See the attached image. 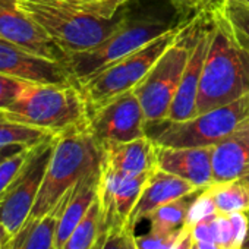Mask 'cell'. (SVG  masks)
<instances>
[{
  "mask_svg": "<svg viewBox=\"0 0 249 249\" xmlns=\"http://www.w3.org/2000/svg\"><path fill=\"white\" fill-rule=\"evenodd\" d=\"M100 166L101 148L88 124L56 135L53 154L30 217L40 218L50 213L81 179Z\"/></svg>",
  "mask_w": 249,
  "mask_h": 249,
  "instance_id": "277c9868",
  "label": "cell"
},
{
  "mask_svg": "<svg viewBox=\"0 0 249 249\" xmlns=\"http://www.w3.org/2000/svg\"><path fill=\"white\" fill-rule=\"evenodd\" d=\"M211 19L213 38L199 84L198 114L249 92V52L237 43L220 9L211 14Z\"/></svg>",
  "mask_w": 249,
  "mask_h": 249,
  "instance_id": "3957f363",
  "label": "cell"
},
{
  "mask_svg": "<svg viewBox=\"0 0 249 249\" xmlns=\"http://www.w3.org/2000/svg\"><path fill=\"white\" fill-rule=\"evenodd\" d=\"M183 231V230H182ZM179 234H166L150 230L148 233L137 237V249H170L179 239Z\"/></svg>",
  "mask_w": 249,
  "mask_h": 249,
  "instance_id": "f546056e",
  "label": "cell"
},
{
  "mask_svg": "<svg viewBox=\"0 0 249 249\" xmlns=\"http://www.w3.org/2000/svg\"><path fill=\"white\" fill-rule=\"evenodd\" d=\"M220 11L237 43L249 52V3L243 0H226Z\"/></svg>",
  "mask_w": 249,
  "mask_h": 249,
  "instance_id": "cb8c5ba5",
  "label": "cell"
},
{
  "mask_svg": "<svg viewBox=\"0 0 249 249\" xmlns=\"http://www.w3.org/2000/svg\"><path fill=\"white\" fill-rule=\"evenodd\" d=\"M92 249H137L135 230L129 226L101 230Z\"/></svg>",
  "mask_w": 249,
  "mask_h": 249,
  "instance_id": "d4e9b609",
  "label": "cell"
},
{
  "mask_svg": "<svg viewBox=\"0 0 249 249\" xmlns=\"http://www.w3.org/2000/svg\"><path fill=\"white\" fill-rule=\"evenodd\" d=\"M0 119L60 135L87 126L89 110L76 82H30L12 104L0 110Z\"/></svg>",
  "mask_w": 249,
  "mask_h": 249,
  "instance_id": "7a4b0ae2",
  "label": "cell"
},
{
  "mask_svg": "<svg viewBox=\"0 0 249 249\" xmlns=\"http://www.w3.org/2000/svg\"><path fill=\"white\" fill-rule=\"evenodd\" d=\"M191 249H199V248H198V245H196V242H195V240H194V243H192V246H191Z\"/></svg>",
  "mask_w": 249,
  "mask_h": 249,
  "instance_id": "f35d334b",
  "label": "cell"
},
{
  "mask_svg": "<svg viewBox=\"0 0 249 249\" xmlns=\"http://www.w3.org/2000/svg\"><path fill=\"white\" fill-rule=\"evenodd\" d=\"M30 82L0 73V110L12 104Z\"/></svg>",
  "mask_w": 249,
  "mask_h": 249,
  "instance_id": "f1b7e54d",
  "label": "cell"
},
{
  "mask_svg": "<svg viewBox=\"0 0 249 249\" xmlns=\"http://www.w3.org/2000/svg\"><path fill=\"white\" fill-rule=\"evenodd\" d=\"M178 24L182 22L166 19L157 12H122L120 22L108 38L92 49L66 54L63 63L73 81L79 84Z\"/></svg>",
  "mask_w": 249,
  "mask_h": 249,
  "instance_id": "5b68a950",
  "label": "cell"
},
{
  "mask_svg": "<svg viewBox=\"0 0 249 249\" xmlns=\"http://www.w3.org/2000/svg\"><path fill=\"white\" fill-rule=\"evenodd\" d=\"M185 24L186 22L178 24L132 53L120 57L85 81L79 82L78 85L87 100L88 110L95 108L119 94L134 89L161 57V54L176 41Z\"/></svg>",
  "mask_w": 249,
  "mask_h": 249,
  "instance_id": "52a82bcc",
  "label": "cell"
},
{
  "mask_svg": "<svg viewBox=\"0 0 249 249\" xmlns=\"http://www.w3.org/2000/svg\"><path fill=\"white\" fill-rule=\"evenodd\" d=\"M101 233V211L98 199L92 202L84 218L75 227L62 249H92Z\"/></svg>",
  "mask_w": 249,
  "mask_h": 249,
  "instance_id": "7402d4cb",
  "label": "cell"
},
{
  "mask_svg": "<svg viewBox=\"0 0 249 249\" xmlns=\"http://www.w3.org/2000/svg\"><path fill=\"white\" fill-rule=\"evenodd\" d=\"M101 164L126 176L151 175L157 169V144L148 137L126 142H106Z\"/></svg>",
  "mask_w": 249,
  "mask_h": 249,
  "instance_id": "9a60e30c",
  "label": "cell"
},
{
  "mask_svg": "<svg viewBox=\"0 0 249 249\" xmlns=\"http://www.w3.org/2000/svg\"><path fill=\"white\" fill-rule=\"evenodd\" d=\"M226 0H205V12L213 14L214 11L220 9Z\"/></svg>",
  "mask_w": 249,
  "mask_h": 249,
  "instance_id": "e575fe53",
  "label": "cell"
},
{
  "mask_svg": "<svg viewBox=\"0 0 249 249\" xmlns=\"http://www.w3.org/2000/svg\"><path fill=\"white\" fill-rule=\"evenodd\" d=\"M204 189H198L192 194H188L182 198H178L172 202H167L148 215L150 230L166 233V234H179L186 227L188 211L195 201V198Z\"/></svg>",
  "mask_w": 249,
  "mask_h": 249,
  "instance_id": "ffe728a7",
  "label": "cell"
},
{
  "mask_svg": "<svg viewBox=\"0 0 249 249\" xmlns=\"http://www.w3.org/2000/svg\"><path fill=\"white\" fill-rule=\"evenodd\" d=\"M217 214L215 205L211 199V196L207 194V191H201V194L195 198V201L192 202L189 211H188V217H186V227H192L194 224H196L198 221Z\"/></svg>",
  "mask_w": 249,
  "mask_h": 249,
  "instance_id": "83f0119b",
  "label": "cell"
},
{
  "mask_svg": "<svg viewBox=\"0 0 249 249\" xmlns=\"http://www.w3.org/2000/svg\"><path fill=\"white\" fill-rule=\"evenodd\" d=\"M192 243H194V237H192L191 229L189 227H185L183 231L180 233L179 239L175 242V245L170 249H191Z\"/></svg>",
  "mask_w": 249,
  "mask_h": 249,
  "instance_id": "d6a6232c",
  "label": "cell"
},
{
  "mask_svg": "<svg viewBox=\"0 0 249 249\" xmlns=\"http://www.w3.org/2000/svg\"><path fill=\"white\" fill-rule=\"evenodd\" d=\"M157 169L182 178L198 189L214 183L213 145L210 147H163L157 145Z\"/></svg>",
  "mask_w": 249,
  "mask_h": 249,
  "instance_id": "5bb4252c",
  "label": "cell"
},
{
  "mask_svg": "<svg viewBox=\"0 0 249 249\" xmlns=\"http://www.w3.org/2000/svg\"><path fill=\"white\" fill-rule=\"evenodd\" d=\"M199 249H223L218 243L214 242H196Z\"/></svg>",
  "mask_w": 249,
  "mask_h": 249,
  "instance_id": "d590c367",
  "label": "cell"
},
{
  "mask_svg": "<svg viewBox=\"0 0 249 249\" xmlns=\"http://www.w3.org/2000/svg\"><path fill=\"white\" fill-rule=\"evenodd\" d=\"M179 15L182 22H188L199 14L205 12V0H166Z\"/></svg>",
  "mask_w": 249,
  "mask_h": 249,
  "instance_id": "4dcf8cb0",
  "label": "cell"
},
{
  "mask_svg": "<svg viewBox=\"0 0 249 249\" xmlns=\"http://www.w3.org/2000/svg\"><path fill=\"white\" fill-rule=\"evenodd\" d=\"M150 175L126 176L100 166L97 199L101 211V230L128 226Z\"/></svg>",
  "mask_w": 249,
  "mask_h": 249,
  "instance_id": "30bf717a",
  "label": "cell"
},
{
  "mask_svg": "<svg viewBox=\"0 0 249 249\" xmlns=\"http://www.w3.org/2000/svg\"><path fill=\"white\" fill-rule=\"evenodd\" d=\"M249 175V120L213 145V179L229 182Z\"/></svg>",
  "mask_w": 249,
  "mask_h": 249,
  "instance_id": "e0dca14e",
  "label": "cell"
},
{
  "mask_svg": "<svg viewBox=\"0 0 249 249\" xmlns=\"http://www.w3.org/2000/svg\"><path fill=\"white\" fill-rule=\"evenodd\" d=\"M50 137H53V134L0 119V148L12 145L34 147Z\"/></svg>",
  "mask_w": 249,
  "mask_h": 249,
  "instance_id": "603a6c76",
  "label": "cell"
},
{
  "mask_svg": "<svg viewBox=\"0 0 249 249\" xmlns=\"http://www.w3.org/2000/svg\"><path fill=\"white\" fill-rule=\"evenodd\" d=\"M215 243H218L223 249H242L243 246V242L237 237L234 231L230 214L215 215Z\"/></svg>",
  "mask_w": 249,
  "mask_h": 249,
  "instance_id": "484cf974",
  "label": "cell"
},
{
  "mask_svg": "<svg viewBox=\"0 0 249 249\" xmlns=\"http://www.w3.org/2000/svg\"><path fill=\"white\" fill-rule=\"evenodd\" d=\"M31 148L33 147H28L0 163V194L6 189V186L12 182V179L17 176V173L25 164V161L31 153Z\"/></svg>",
  "mask_w": 249,
  "mask_h": 249,
  "instance_id": "4316f807",
  "label": "cell"
},
{
  "mask_svg": "<svg viewBox=\"0 0 249 249\" xmlns=\"http://www.w3.org/2000/svg\"><path fill=\"white\" fill-rule=\"evenodd\" d=\"M3 242H5V236H3V231H2V229H0V248H2Z\"/></svg>",
  "mask_w": 249,
  "mask_h": 249,
  "instance_id": "74e56055",
  "label": "cell"
},
{
  "mask_svg": "<svg viewBox=\"0 0 249 249\" xmlns=\"http://www.w3.org/2000/svg\"><path fill=\"white\" fill-rule=\"evenodd\" d=\"M218 214V213H217ZM210 215L201 221H198L196 224H194L191 227V233L195 242H214L217 239L215 234V215Z\"/></svg>",
  "mask_w": 249,
  "mask_h": 249,
  "instance_id": "1f68e13d",
  "label": "cell"
},
{
  "mask_svg": "<svg viewBox=\"0 0 249 249\" xmlns=\"http://www.w3.org/2000/svg\"><path fill=\"white\" fill-rule=\"evenodd\" d=\"M210 15H211L210 12L204 14L202 22L198 31V37L192 47L180 85L178 88V92L173 98V103L166 117V120L169 122H185L198 116L196 104H198L199 84L202 78V71H204V63H205V57L208 53V47L213 38V19L210 21L208 27H204Z\"/></svg>",
  "mask_w": 249,
  "mask_h": 249,
  "instance_id": "7c38bea8",
  "label": "cell"
},
{
  "mask_svg": "<svg viewBox=\"0 0 249 249\" xmlns=\"http://www.w3.org/2000/svg\"><path fill=\"white\" fill-rule=\"evenodd\" d=\"M54 138L56 135L31 148L25 164L0 194V229L3 231L5 242L21 230L31 214L53 154Z\"/></svg>",
  "mask_w": 249,
  "mask_h": 249,
  "instance_id": "ba28073f",
  "label": "cell"
},
{
  "mask_svg": "<svg viewBox=\"0 0 249 249\" xmlns=\"http://www.w3.org/2000/svg\"><path fill=\"white\" fill-rule=\"evenodd\" d=\"M0 73L27 82H75L62 62L37 56L0 37Z\"/></svg>",
  "mask_w": 249,
  "mask_h": 249,
  "instance_id": "4fadbf2b",
  "label": "cell"
},
{
  "mask_svg": "<svg viewBox=\"0 0 249 249\" xmlns=\"http://www.w3.org/2000/svg\"><path fill=\"white\" fill-rule=\"evenodd\" d=\"M0 37L46 59L65 62L66 53L25 12L17 0H0Z\"/></svg>",
  "mask_w": 249,
  "mask_h": 249,
  "instance_id": "8fae6325",
  "label": "cell"
},
{
  "mask_svg": "<svg viewBox=\"0 0 249 249\" xmlns=\"http://www.w3.org/2000/svg\"><path fill=\"white\" fill-rule=\"evenodd\" d=\"M195 191H198V188L183 180L182 178L167 173L164 170L156 169L150 175L141 192V196L129 217L128 226L135 230L137 224L141 220H147L148 215L159 207L167 202H172L178 198H182L188 194H192Z\"/></svg>",
  "mask_w": 249,
  "mask_h": 249,
  "instance_id": "2e32d148",
  "label": "cell"
},
{
  "mask_svg": "<svg viewBox=\"0 0 249 249\" xmlns=\"http://www.w3.org/2000/svg\"><path fill=\"white\" fill-rule=\"evenodd\" d=\"M218 214L249 213V183L242 179L217 182L205 188Z\"/></svg>",
  "mask_w": 249,
  "mask_h": 249,
  "instance_id": "44dd1931",
  "label": "cell"
},
{
  "mask_svg": "<svg viewBox=\"0 0 249 249\" xmlns=\"http://www.w3.org/2000/svg\"><path fill=\"white\" fill-rule=\"evenodd\" d=\"M98 179L100 169L87 175L71 191L57 223L54 249H62L65 246L75 227L79 224V221L84 218V215L95 201L98 191Z\"/></svg>",
  "mask_w": 249,
  "mask_h": 249,
  "instance_id": "ac0fdd59",
  "label": "cell"
},
{
  "mask_svg": "<svg viewBox=\"0 0 249 249\" xmlns=\"http://www.w3.org/2000/svg\"><path fill=\"white\" fill-rule=\"evenodd\" d=\"M204 14L196 15L182 27L176 41L134 88L148 123L166 120L198 37Z\"/></svg>",
  "mask_w": 249,
  "mask_h": 249,
  "instance_id": "8992f818",
  "label": "cell"
},
{
  "mask_svg": "<svg viewBox=\"0 0 249 249\" xmlns=\"http://www.w3.org/2000/svg\"><path fill=\"white\" fill-rule=\"evenodd\" d=\"M71 191L46 215L40 218L28 217L21 230L12 239L3 242L0 249H54L57 223Z\"/></svg>",
  "mask_w": 249,
  "mask_h": 249,
  "instance_id": "d6986e66",
  "label": "cell"
},
{
  "mask_svg": "<svg viewBox=\"0 0 249 249\" xmlns=\"http://www.w3.org/2000/svg\"><path fill=\"white\" fill-rule=\"evenodd\" d=\"M147 117L134 89L89 110L88 126L98 145L126 142L147 135Z\"/></svg>",
  "mask_w": 249,
  "mask_h": 249,
  "instance_id": "9c48e42d",
  "label": "cell"
},
{
  "mask_svg": "<svg viewBox=\"0 0 249 249\" xmlns=\"http://www.w3.org/2000/svg\"><path fill=\"white\" fill-rule=\"evenodd\" d=\"M243 2H246V3H249V0H243Z\"/></svg>",
  "mask_w": 249,
  "mask_h": 249,
  "instance_id": "60d3db41",
  "label": "cell"
},
{
  "mask_svg": "<svg viewBox=\"0 0 249 249\" xmlns=\"http://www.w3.org/2000/svg\"><path fill=\"white\" fill-rule=\"evenodd\" d=\"M126 2L129 0H17V5L69 54L108 38Z\"/></svg>",
  "mask_w": 249,
  "mask_h": 249,
  "instance_id": "6da1fadb",
  "label": "cell"
},
{
  "mask_svg": "<svg viewBox=\"0 0 249 249\" xmlns=\"http://www.w3.org/2000/svg\"><path fill=\"white\" fill-rule=\"evenodd\" d=\"M25 148H28V147H25V145H12V147L0 148V163H2L3 160H6L8 157L14 156V154H17V153L22 151V150H25Z\"/></svg>",
  "mask_w": 249,
  "mask_h": 249,
  "instance_id": "836d02e7",
  "label": "cell"
},
{
  "mask_svg": "<svg viewBox=\"0 0 249 249\" xmlns=\"http://www.w3.org/2000/svg\"><path fill=\"white\" fill-rule=\"evenodd\" d=\"M248 220H249V213H248ZM242 249H249V227H248V234H246V239H245V242H243Z\"/></svg>",
  "mask_w": 249,
  "mask_h": 249,
  "instance_id": "8d00e7d4",
  "label": "cell"
},
{
  "mask_svg": "<svg viewBox=\"0 0 249 249\" xmlns=\"http://www.w3.org/2000/svg\"><path fill=\"white\" fill-rule=\"evenodd\" d=\"M242 180H245L246 183H249V175H246V176H243V178H242Z\"/></svg>",
  "mask_w": 249,
  "mask_h": 249,
  "instance_id": "ab89813d",
  "label": "cell"
}]
</instances>
